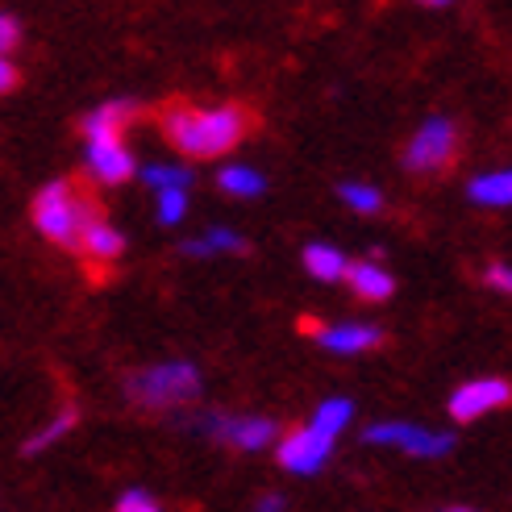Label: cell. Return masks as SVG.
<instances>
[{
    "instance_id": "1",
    "label": "cell",
    "mask_w": 512,
    "mask_h": 512,
    "mask_svg": "<svg viewBox=\"0 0 512 512\" xmlns=\"http://www.w3.org/2000/svg\"><path fill=\"white\" fill-rule=\"evenodd\" d=\"M163 134L179 155H188V159H221L242 142L246 113L234 105H217V109L175 105L163 113Z\"/></svg>"
},
{
    "instance_id": "2",
    "label": "cell",
    "mask_w": 512,
    "mask_h": 512,
    "mask_svg": "<svg viewBox=\"0 0 512 512\" xmlns=\"http://www.w3.org/2000/svg\"><path fill=\"white\" fill-rule=\"evenodd\" d=\"M30 217H34V229L42 238L75 250L84 221L92 217V200L75 188L71 179H50V184L38 188V196L30 204Z\"/></svg>"
},
{
    "instance_id": "3",
    "label": "cell",
    "mask_w": 512,
    "mask_h": 512,
    "mask_svg": "<svg viewBox=\"0 0 512 512\" xmlns=\"http://www.w3.org/2000/svg\"><path fill=\"white\" fill-rule=\"evenodd\" d=\"M200 371L196 363H184V358H171V363H155V367H142L125 379V396L138 408H179V404H192L200 396Z\"/></svg>"
},
{
    "instance_id": "4",
    "label": "cell",
    "mask_w": 512,
    "mask_h": 512,
    "mask_svg": "<svg viewBox=\"0 0 512 512\" xmlns=\"http://www.w3.org/2000/svg\"><path fill=\"white\" fill-rule=\"evenodd\" d=\"M367 442L375 446H400L404 454H413V458H442L454 450V438L450 433H433L425 425H408V421H379L363 433Z\"/></svg>"
},
{
    "instance_id": "5",
    "label": "cell",
    "mask_w": 512,
    "mask_h": 512,
    "mask_svg": "<svg viewBox=\"0 0 512 512\" xmlns=\"http://www.w3.org/2000/svg\"><path fill=\"white\" fill-rule=\"evenodd\" d=\"M454 159V125L446 117H429L413 142L404 146V167L408 171H438Z\"/></svg>"
},
{
    "instance_id": "6",
    "label": "cell",
    "mask_w": 512,
    "mask_h": 512,
    "mask_svg": "<svg viewBox=\"0 0 512 512\" xmlns=\"http://www.w3.org/2000/svg\"><path fill=\"white\" fill-rule=\"evenodd\" d=\"M200 433H209V438H221L238 450H267L275 442V421L267 417H221V413H204L196 421Z\"/></svg>"
},
{
    "instance_id": "7",
    "label": "cell",
    "mask_w": 512,
    "mask_h": 512,
    "mask_svg": "<svg viewBox=\"0 0 512 512\" xmlns=\"http://www.w3.org/2000/svg\"><path fill=\"white\" fill-rule=\"evenodd\" d=\"M512 404V383L504 379H471L463 388H454L450 396V417L454 421H479L483 413H496V408Z\"/></svg>"
},
{
    "instance_id": "8",
    "label": "cell",
    "mask_w": 512,
    "mask_h": 512,
    "mask_svg": "<svg viewBox=\"0 0 512 512\" xmlns=\"http://www.w3.org/2000/svg\"><path fill=\"white\" fill-rule=\"evenodd\" d=\"M84 167H88V175L96 179V184H105V188H117V184H125L130 175H138V163H134L130 146H125L121 138L88 142V146H84Z\"/></svg>"
},
{
    "instance_id": "9",
    "label": "cell",
    "mask_w": 512,
    "mask_h": 512,
    "mask_svg": "<svg viewBox=\"0 0 512 512\" xmlns=\"http://www.w3.org/2000/svg\"><path fill=\"white\" fill-rule=\"evenodd\" d=\"M329 454H334V442L313 433L309 425L279 442V463H284L288 471H296V475H317L329 463Z\"/></svg>"
},
{
    "instance_id": "10",
    "label": "cell",
    "mask_w": 512,
    "mask_h": 512,
    "mask_svg": "<svg viewBox=\"0 0 512 512\" xmlns=\"http://www.w3.org/2000/svg\"><path fill=\"white\" fill-rule=\"evenodd\" d=\"M75 250L88 254L92 263H113L121 259V250H125V238H121V229H113L105 217H88L84 229H80V242H75Z\"/></svg>"
},
{
    "instance_id": "11",
    "label": "cell",
    "mask_w": 512,
    "mask_h": 512,
    "mask_svg": "<svg viewBox=\"0 0 512 512\" xmlns=\"http://www.w3.org/2000/svg\"><path fill=\"white\" fill-rule=\"evenodd\" d=\"M317 342L329 354H363L379 346V329L375 325H317Z\"/></svg>"
},
{
    "instance_id": "12",
    "label": "cell",
    "mask_w": 512,
    "mask_h": 512,
    "mask_svg": "<svg viewBox=\"0 0 512 512\" xmlns=\"http://www.w3.org/2000/svg\"><path fill=\"white\" fill-rule=\"evenodd\" d=\"M134 117V100H109L84 117V138L88 142H105V138H121L125 125Z\"/></svg>"
},
{
    "instance_id": "13",
    "label": "cell",
    "mask_w": 512,
    "mask_h": 512,
    "mask_svg": "<svg viewBox=\"0 0 512 512\" xmlns=\"http://www.w3.org/2000/svg\"><path fill=\"white\" fill-rule=\"evenodd\" d=\"M346 279H350V288H354V296H363V300H388L392 292H396V284H392V275L383 271L379 263H346V271H342Z\"/></svg>"
},
{
    "instance_id": "14",
    "label": "cell",
    "mask_w": 512,
    "mask_h": 512,
    "mask_svg": "<svg viewBox=\"0 0 512 512\" xmlns=\"http://www.w3.org/2000/svg\"><path fill=\"white\" fill-rule=\"evenodd\" d=\"M179 250H184L188 259H213V254H246V238H238L234 229L217 225V229H204L200 238H188Z\"/></svg>"
},
{
    "instance_id": "15",
    "label": "cell",
    "mask_w": 512,
    "mask_h": 512,
    "mask_svg": "<svg viewBox=\"0 0 512 512\" xmlns=\"http://www.w3.org/2000/svg\"><path fill=\"white\" fill-rule=\"evenodd\" d=\"M75 425H80V413H75L71 404H67V408H59V413L50 417V421H46V425L34 433V438H25L21 454H25V458H38V454H46L50 446H59V442L67 438V433H71Z\"/></svg>"
},
{
    "instance_id": "16",
    "label": "cell",
    "mask_w": 512,
    "mask_h": 512,
    "mask_svg": "<svg viewBox=\"0 0 512 512\" xmlns=\"http://www.w3.org/2000/svg\"><path fill=\"white\" fill-rule=\"evenodd\" d=\"M467 196H471L475 204H488V209H504V204H512V167L488 171V175L471 179Z\"/></svg>"
},
{
    "instance_id": "17",
    "label": "cell",
    "mask_w": 512,
    "mask_h": 512,
    "mask_svg": "<svg viewBox=\"0 0 512 512\" xmlns=\"http://www.w3.org/2000/svg\"><path fill=\"white\" fill-rule=\"evenodd\" d=\"M217 188H221L225 196H242V200H254V196H263V192H267V179H263V171H254V167H242V163H234V167L217 171Z\"/></svg>"
},
{
    "instance_id": "18",
    "label": "cell",
    "mask_w": 512,
    "mask_h": 512,
    "mask_svg": "<svg viewBox=\"0 0 512 512\" xmlns=\"http://www.w3.org/2000/svg\"><path fill=\"white\" fill-rule=\"evenodd\" d=\"M350 417H354V404H350V400H342V396H329L325 404H317V413H313L309 429H313V433H321V438L334 442L338 433L350 425Z\"/></svg>"
},
{
    "instance_id": "19",
    "label": "cell",
    "mask_w": 512,
    "mask_h": 512,
    "mask_svg": "<svg viewBox=\"0 0 512 512\" xmlns=\"http://www.w3.org/2000/svg\"><path fill=\"white\" fill-rule=\"evenodd\" d=\"M304 267H309V275L321 279V284H334V279H342V271H346V254L338 246L313 242L309 250H304Z\"/></svg>"
},
{
    "instance_id": "20",
    "label": "cell",
    "mask_w": 512,
    "mask_h": 512,
    "mask_svg": "<svg viewBox=\"0 0 512 512\" xmlns=\"http://www.w3.org/2000/svg\"><path fill=\"white\" fill-rule=\"evenodd\" d=\"M142 184L150 192H163V188H192V171L188 167H175V163H150L138 171Z\"/></svg>"
},
{
    "instance_id": "21",
    "label": "cell",
    "mask_w": 512,
    "mask_h": 512,
    "mask_svg": "<svg viewBox=\"0 0 512 512\" xmlns=\"http://www.w3.org/2000/svg\"><path fill=\"white\" fill-rule=\"evenodd\" d=\"M159 196V225H179L188 217V188H163Z\"/></svg>"
},
{
    "instance_id": "22",
    "label": "cell",
    "mask_w": 512,
    "mask_h": 512,
    "mask_svg": "<svg viewBox=\"0 0 512 512\" xmlns=\"http://www.w3.org/2000/svg\"><path fill=\"white\" fill-rule=\"evenodd\" d=\"M338 196L350 204L354 213H379V204H383L379 188H371V184H342Z\"/></svg>"
},
{
    "instance_id": "23",
    "label": "cell",
    "mask_w": 512,
    "mask_h": 512,
    "mask_svg": "<svg viewBox=\"0 0 512 512\" xmlns=\"http://www.w3.org/2000/svg\"><path fill=\"white\" fill-rule=\"evenodd\" d=\"M117 512H159V500L150 496L146 488H130V492H121Z\"/></svg>"
},
{
    "instance_id": "24",
    "label": "cell",
    "mask_w": 512,
    "mask_h": 512,
    "mask_svg": "<svg viewBox=\"0 0 512 512\" xmlns=\"http://www.w3.org/2000/svg\"><path fill=\"white\" fill-rule=\"evenodd\" d=\"M25 30H21V21L13 13H0V55H13V50L21 46Z\"/></svg>"
},
{
    "instance_id": "25",
    "label": "cell",
    "mask_w": 512,
    "mask_h": 512,
    "mask_svg": "<svg viewBox=\"0 0 512 512\" xmlns=\"http://www.w3.org/2000/svg\"><path fill=\"white\" fill-rule=\"evenodd\" d=\"M21 84V71L13 63V55H0V96H9Z\"/></svg>"
},
{
    "instance_id": "26",
    "label": "cell",
    "mask_w": 512,
    "mask_h": 512,
    "mask_svg": "<svg viewBox=\"0 0 512 512\" xmlns=\"http://www.w3.org/2000/svg\"><path fill=\"white\" fill-rule=\"evenodd\" d=\"M488 284H492L496 292H508V296H512V267H504V263L488 267Z\"/></svg>"
},
{
    "instance_id": "27",
    "label": "cell",
    "mask_w": 512,
    "mask_h": 512,
    "mask_svg": "<svg viewBox=\"0 0 512 512\" xmlns=\"http://www.w3.org/2000/svg\"><path fill=\"white\" fill-rule=\"evenodd\" d=\"M259 508H263V512H275V508H284V500H279V496H263Z\"/></svg>"
},
{
    "instance_id": "28",
    "label": "cell",
    "mask_w": 512,
    "mask_h": 512,
    "mask_svg": "<svg viewBox=\"0 0 512 512\" xmlns=\"http://www.w3.org/2000/svg\"><path fill=\"white\" fill-rule=\"evenodd\" d=\"M425 5H450V0H425Z\"/></svg>"
}]
</instances>
